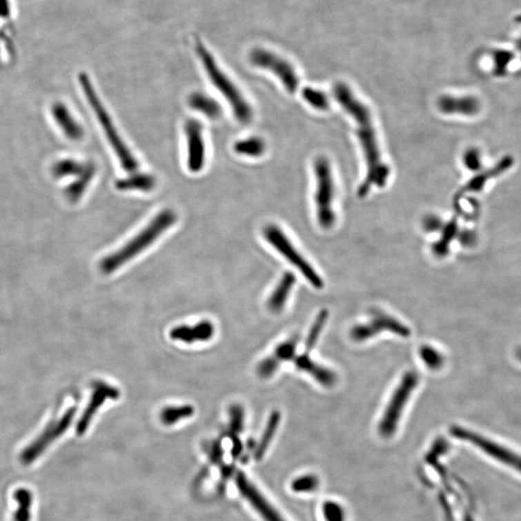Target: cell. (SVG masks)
<instances>
[{
    "instance_id": "17",
    "label": "cell",
    "mask_w": 521,
    "mask_h": 521,
    "mask_svg": "<svg viewBox=\"0 0 521 521\" xmlns=\"http://www.w3.org/2000/svg\"><path fill=\"white\" fill-rule=\"evenodd\" d=\"M295 364L299 370L311 375L315 380L326 387H331L336 382V375L324 366L317 364L309 357L307 353L295 356Z\"/></svg>"
},
{
    "instance_id": "7",
    "label": "cell",
    "mask_w": 521,
    "mask_h": 521,
    "mask_svg": "<svg viewBox=\"0 0 521 521\" xmlns=\"http://www.w3.org/2000/svg\"><path fill=\"white\" fill-rule=\"evenodd\" d=\"M417 384H418V375L415 372H408L404 375L401 384L395 390L391 401L389 402V406L380 424V433L385 438H389L396 431L400 417Z\"/></svg>"
},
{
    "instance_id": "24",
    "label": "cell",
    "mask_w": 521,
    "mask_h": 521,
    "mask_svg": "<svg viewBox=\"0 0 521 521\" xmlns=\"http://www.w3.org/2000/svg\"><path fill=\"white\" fill-rule=\"evenodd\" d=\"M195 409L190 404H185V406H167V408L162 409L161 414H159V418H161V423L166 426L175 425L181 420L184 419L190 418L195 414Z\"/></svg>"
},
{
    "instance_id": "19",
    "label": "cell",
    "mask_w": 521,
    "mask_h": 521,
    "mask_svg": "<svg viewBox=\"0 0 521 521\" xmlns=\"http://www.w3.org/2000/svg\"><path fill=\"white\" fill-rule=\"evenodd\" d=\"M295 283V276L292 273H286L281 278L279 284L273 291L270 299L268 302V307L273 312H280L284 308L286 302L291 293V290L294 287Z\"/></svg>"
},
{
    "instance_id": "25",
    "label": "cell",
    "mask_w": 521,
    "mask_h": 521,
    "mask_svg": "<svg viewBox=\"0 0 521 521\" xmlns=\"http://www.w3.org/2000/svg\"><path fill=\"white\" fill-rule=\"evenodd\" d=\"M234 150L242 156L259 157L265 153L266 144L260 137L244 138L235 143Z\"/></svg>"
},
{
    "instance_id": "23",
    "label": "cell",
    "mask_w": 521,
    "mask_h": 521,
    "mask_svg": "<svg viewBox=\"0 0 521 521\" xmlns=\"http://www.w3.org/2000/svg\"><path fill=\"white\" fill-rule=\"evenodd\" d=\"M280 419L281 414L279 411H273L271 414L268 424H266V430L264 431L258 447H257L255 453L257 460H260L265 455L266 451L268 450V446H270L271 440H273V436L275 435L276 430H277L278 426H279Z\"/></svg>"
},
{
    "instance_id": "9",
    "label": "cell",
    "mask_w": 521,
    "mask_h": 521,
    "mask_svg": "<svg viewBox=\"0 0 521 521\" xmlns=\"http://www.w3.org/2000/svg\"><path fill=\"white\" fill-rule=\"evenodd\" d=\"M451 433L458 440L472 443L479 449L484 451L486 455H491V458L504 464L513 467V469L518 470L521 473V455L515 454L513 451L509 450L508 448L499 445L498 443L493 442L488 438H484L483 435L466 430L462 426H452Z\"/></svg>"
},
{
    "instance_id": "44",
    "label": "cell",
    "mask_w": 521,
    "mask_h": 521,
    "mask_svg": "<svg viewBox=\"0 0 521 521\" xmlns=\"http://www.w3.org/2000/svg\"><path fill=\"white\" fill-rule=\"evenodd\" d=\"M517 355L518 360L521 361V348H518Z\"/></svg>"
},
{
    "instance_id": "39",
    "label": "cell",
    "mask_w": 521,
    "mask_h": 521,
    "mask_svg": "<svg viewBox=\"0 0 521 521\" xmlns=\"http://www.w3.org/2000/svg\"><path fill=\"white\" fill-rule=\"evenodd\" d=\"M513 53L507 50H498L494 55V63H495V72L498 75H503V72L507 69L509 63L513 60Z\"/></svg>"
},
{
    "instance_id": "35",
    "label": "cell",
    "mask_w": 521,
    "mask_h": 521,
    "mask_svg": "<svg viewBox=\"0 0 521 521\" xmlns=\"http://www.w3.org/2000/svg\"><path fill=\"white\" fill-rule=\"evenodd\" d=\"M297 339H292L278 346L275 350V357L280 361L295 360L297 351Z\"/></svg>"
},
{
    "instance_id": "34",
    "label": "cell",
    "mask_w": 521,
    "mask_h": 521,
    "mask_svg": "<svg viewBox=\"0 0 521 521\" xmlns=\"http://www.w3.org/2000/svg\"><path fill=\"white\" fill-rule=\"evenodd\" d=\"M319 481L316 476L313 475H306V476L299 477L295 480L292 484V489L297 493H310L317 488Z\"/></svg>"
},
{
    "instance_id": "27",
    "label": "cell",
    "mask_w": 521,
    "mask_h": 521,
    "mask_svg": "<svg viewBox=\"0 0 521 521\" xmlns=\"http://www.w3.org/2000/svg\"><path fill=\"white\" fill-rule=\"evenodd\" d=\"M457 232L458 224L457 222H455V220H452V222H450L447 225H445V226L443 227L442 237H441L440 241L436 242L433 247H431L433 253H435L436 256L444 257L447 255L448 252H449L451 242L455 239Z\"/></svg>"
},
{
    "instance_id": "6",
    "label": "cell",
    "mask_w": 521,
    "mask_h": 521,
    "mask_svg": "<svg viewBox=\"0 0 521 521\" xmlns=\"http://www.w3.org/2000/svg\"><path fill=\"white\" fill-rule=\"evenodd\" d=\"M264 237L273 248L285 257L291 264H293L304 275V277L317 289L324 287L322 278L314 271L311 265L300 255L294 244L291 242L289 237L279 227L275 224L268 225L264 230Z\"/></svg>"
},
{
    "instance_id": "5",
    "label": "cell",
    "mask_w": 521,
    "mask_h": 521,
    "mask_svg": "<svg viewBox=\"0 0 521 521\" xmlns=\"http://www.w3.org/2000/svg\"><path fill=\"white\" fill-rule=\"evenodd\" d=\"M314 172L317 181L315 201L317 222L324 229H329L335 223L336 215L333 208L335 188L328 159L317 157L314 164Z\"/></svg>"
},
{
    "instance_id": "2",
    "label": "cell",
    "mask_w": 521,
    "mask_h": 521,
    "mask_svg": "<svg viewBox=\"0 0 521 521\" xmlns=\"http://www.w3.org/2000/svg\"><path fill=\"white\" fill-rule=\"evenodd\" d=\"M176 222L177 215L174 210L169 208L161 210L132 239L128 242L117 251L106 257L101 264V271L106 273H111L118 270L148 247L152 246L164 233L173 226Z\"/></svg>"
},
{
    "instance_id": "13",
    "label": "cell",
    "mask_w": 521,
    "mask_h": 521,
    "mask_svg": "<svg viewBox=\"0 0 521 521\" xmlns=\"http://www.w3.org/2000/svg\"><path fill=\"white\" fill-rule=\"evenodd\" d=\"M120 397V391L111 385L99 382L96 385L95 391L92 395L90 403L84 411L83 415L79 419L77 426V435H82L86 433L87 429L90 425L92 418L95 415L98 409L104 404L108 399L117 400Z\"/></svg>"
},
{
    "instance_id": "30",
    "label": "cell",
    "mask_w": 521,
    "mask_h": 521,
    "mask_svg": "<svg viewBox=\"0 0 521 521\" xmlns=\"http://www.w3.org/2000/svg\"><path fill=\"white\" fill-rule=\"evenodd\" d=\"M86 167V164H81L74 159H65L55 164L52 173L57 177L79 176L83 172Z\"/></svg>"
},
{
    "instance_id": "42",
    "label": "cell",
    "mask_w": 521,
    "mask_h": 521,
    "mask_svg": "<svg viewBox=\"0 0 521 521\" xmlns=\"http://www.w3.org/2000/svg\"><path fill=\"white\" fill-rule=\"evenodd\" d=\"M459 241L462 246L470 247L476 244L477 237L473 232L465 230V231L460 233Z\"/></svg>"
},
{
    "instance_id": "8",
    "label": "cell",
    "mask_w": 521,
    "mask_h": 521,
    "mask_svg": "<svg viewBox=\"0 0 521 521\" xmlns=\"http://www.w3.org/2000/svg\"><path fill=\"white\" fill-rule=\"evenodd\" d=\"M249 60L253 66L273 72L282 82L286 90L291 94L295 93L299 87V77L293 65L284 58L265 48H256L249 55Z\"/></svg>"
},
{
    "instance_id": "31",
    "label": "cell",
    "mask_w": 521,
    "mask_h": 521,
    "mask_svg": "<svg viewBox=\"0 0 521 521\" xmlns=\"http://www.w3.org/2000/svg\"><path fill=\"white\" fill-rule=\"evenodd\" d=\"M420 357L426 367L431 370L440 369L444 364V356L431 346H421Z\"/></svg>"
},
{
    "instance_id": "21",
    "label": "cell",
    "mask_w": 521,
    "mask_h": 521,
    "mask_svg": "<svg viewBox=\"0 0 521 521\" xmlns=\"http://www.w3.org/2000/svg\"><path fill=\"white\" fill-rule=\"evenodd\" d=\"M14 501L19 507L13 515V521H30L33 494L28 489H18L14 493Z\"/></svg>"
},
{
    "instance_id": "11",
    "label": "cell",
    "mask_w": 521,
    "mask_h": 521,
    "mask_svg": "<svg viewBox=\"0 0 521 521\" xmlns=\"http://www.w3.org/2000/svg\"><path fill=\"white\" fill-rule=\"evenodd\" d=\"M186 143H188V168L193 173H198L204 168L206 146L202 124L195 119H188L185 124Z\"/></svg>"
},
{
    "instance_id": "33",
    "label": "cell",
    "mask_w": 521,
    "mask_h": 521,
    "mask_svg": "<svg viewBox=\"0 0 521 521\" xmlns=\"http://www.w3.org/2000/svg\"><path fill=\"white\" fill-rule=\"evenodd\" d=\"M380 333V329L373 322L367 324H360L351 329V336L356 342H362L373 338Z\"/></svg>"
},
{
    "instance_id": "14",
    "label": "cell",
    "mask_w": 521,
    "mask_h": 521,
    "mask_svg": "<svg viewBox=\"0 0 521 521\" xmlns=\"http://www.w3.org/2000/svg\"><path fill=\"white\" fill-rule=\"evenodd\" d=\"M213 335H215V326L208 321L198 322L193 326H176L170 331L172 340L180 341L186 344L210 341Z\"/></svg>"
},
{
    "instance_id": "45",
    "label": "cell",
    "mask_w": 521,
    "mask_h": 521,
    "mask_svg": "<svg viewBox=\"0 0 521 521\" xmlns=\"http://www.w3.org/2000/svg\"><path fill=\"white\" fill-rule=\"evenodd\" d=\"M518 48H520V50H521V38H520V41H518Z\"/></svg>"
},
{
    "instance_id": "10",
    "label": "cell",
    "mask_w": 521,
    "mask_h": 521,
    "mask_svg": "<svg viewBox=\"0 0 521 521\" xmlns=\"http://www.w3.org/2000/svg\"><path fill=\"white\" fill-rule=\"evenodd\" d=\"M75 413H76V411L74 409L68 411L59 421L48 426L47 430L43 431L37 440L31 443L28 447H26L19 457L21 464L28 465L35 462L36 459L43 454V451L53 440H57L66 431L69 426L71 425Z\"/></svg>"
},
{
    "instance_id": "16",
    "label": "cell",
    "mask_w": 521,
    "mask_h": 521,
    "mask_svg": "<svg viewBox=\"0 0 521 521\" xmlns=\"http://www.w3.org/2000/svg\"><path fill=\"white\" fill-rule=\"evenodd\" d=\"M52 114L58 126L68 138L72 140H79L83 137V130L81 126L72 117L71 112L68 110L63 104H53Z\"/></svg>"
},
{
    "instance_id": "12",
    "label": "cell",
    "mask_w": 521,
    "mask_h": 521,
    "mask_svg": "<svg viewBox=\"0 0 521 521\" xmlns=\"http://www.w3.org/2000/svg\"><path fill=\"white\" fill-rule=\"evenodd\" d=\"M236 484L242 495L260 513L265 521H285L242 472L237 474Z\"/></svg>"
},
{
    "instance_id": "38",
    "label": "cell",
    "mask_w": 521,
    "mask_h": 521,
    "mask_svg": "<svg viewBox=\"0 0 521 521\" xmlns=\"http://www.w3.org/2000/svg\"><path fill=\"white\" fill-rule=\"evenodd\" d=\"M279 364L280 361L278 360L275 356H273V357L266 358V360L262 361L260 365H259V375H260V377H263V379H268V377H270L275 374L276 370L279 367Z\"/></svg>"
},
{
    "instance_id": "29",
    "label": "cell",
    "mask_w": 521,
    "mask_h": 521,
    "mask_svg": "<svg viewBox=\"0 0 521 521\" xmlns=\"http://www.w3.org/2000/svg\"><path fill=\"white\" fill-rule=\"evenodd\" d=\"M327 319H328V311L324 309L317 315L316 320H315L314 324L311 327L308 336H307L306 341H305V350L306 353L312 351L314 346H316L317 339L321 335L322 328H324V324H326Z\"/></svg>"
},
{
    "instance_id": "40",
    "label": "cell",
    "mask_w": 521,
    "mask_h": 521,
    "mask_svg": "<svg viewBox=\"0 0 521 521\" xmlns=\"http://www.w3.org/2000/svg\"><path fill=\"white\" fill-rule=\"evenodd\" d=\"M464 162L465 166L471 171L479 170L480 167L482 166L481 154L478 150L472 148V149L467 150L464 156Z\"/></svg>"
},
{
    "instance_id": "18",
    "label": "cell",
    "mask_w": 521,
    "mask_h": 521,
    "mask_svg": "<svg viewBox=\"0 0 521 521\" xmlns=\"http://www.w3.org/2000/svg\"><path fill=\"white\" fill-rule=\"evenodd\" d=\"M157 185L156 178L151 174L133 172L125 178L116 181L115 186L121 191H142L149 193Z\"/></svg>"
},
{
    "instance_id": "41",
    "label": "cell",
    "mask_w": 521,
    "mask_h": 521,
    "mask_svg": "<svg viewBox=\"0 0 521 521\" xmlns=\"http://www.w3.org/2000/svg\"><path fill=\"white\" fill-rule=\"evenodd\" d=\"M443 227H444V225H443L440 218L436 217V215H428L423 220V228L426 232L440 231L441 229H443Z\"/></svg>"
},
{
    "instance_id": "1",
    "label": "cell",
    "mask_w": 521,
    "mask_h": 521,
    "mask_svg": "<svg viewBox=\"0 0 521 521\" xmlns=\"http://www.w3.org/2000/svg\"><path fill=\"white\" fill-rule=\"evenodd\" d=\"M334 97L357 126V137L367 164V175L360 188V195L365 196L372 186L379 188L386 186L390 175L389 167L382 161L374 121L369 108L356 98L350 87L345 83L336 84Z\"/></svg>"
},
{
    "instance_id": "22",
    "label": "cell",
    "mask_w": 521,
    "mask_h": 521,
    "mask_svg": "<svg viewBox=\"0 0 521 521\" xmlns=\"http://www.w3.org/2000/svg\"><path fill=\"white\" fill-rule=\"evenodd\" d=\"M372 322L380 329V332L390 331L392 333L397 334V335L404 337V338L411 335V329L408 326H404L398 320L382 314V313H375Z\"/></svg>"
},
{
    "instance_id": "32",
    "label": "cell",
    "mask_w": 521,
    "mask_h": 521,
    "mask_svg": "<svg viewBox=\"0 0 521 521\" xmlns=\"http://www.w3.org/2000/svg\"><path fill=\"white\" fill-rule=\"evenodd\" d=\"M302 97L312 108L317 110H326L329 108V100L326 94L312 87H305L302 90Z\"/></svg>"
},
{
    "instance_id": "3",
    "label": "cell",
    "mask_w": 521,
    "mask_h": 521,
    "mask_svg": "<svg viewBox=\"0 0 521 521\" xmlns=\"http://www.w3.org/2000/svg\"><path fill=\"white\" fill-rule=\"evenodd\" d=\"M195 50L203 66H204L208 77H210V81L226 99L237 120L239 123L244 124V125L250 123L252 118H253V110H252L250 104L244 99L239 88L222 71L217 63L215 62L212 53L208 52L207 48L203 45L201 41L196 42Z\"/></svg>"
},
{
    "instance_id": "15",
    "label": "cell",
    "mask_w": 521,
    "mask_h": 521,
    "mask_svg": "<svg viewBox=\"0 0 521 521\" xmlns=\"http://www.w3.org/2000/svg\"><path fill=\"white\" fill-rule=\"evenodd\" d=\"M441 112L445 114H460V115L473 116L480 110L478 99L471 96L454 97L442 96L438 101Z\"/></svg>"
},
{
    "instance_id": "28",
    "label": "cell",
    "mask_w": 521,
    "mask_h": 521,
    "mask_svg": "<svg viewBox=\"0 0 521 521\" xmlns=\"http://www.w3.org/2000/svg\"><path fill=\"white\" fill-rule=\"evenodd\" d=\"M512 164L513 159H511V157H506V159H504L498 166H495V168L493 169V170L489 171L488 173H484V175L476 177L474 180L470 181L469 185L467 186L466 190H469V191L482 190L484 184H486V181H488L489 179L493 178V177L498 175V174L507 170L509 167L512 166Z\"/></svg>"
},
{
    "instance_id": "37",
    "label": "cell",
    "mask_w": 521,
    "mask_h": 521,
    "mask_svg": "<svg viewBox=\"0 0 521 521\" xmlns=\"http://www.w3.org/2000/svg\"><path fill=\"white\" fill-rule=\"evenodd\" d=\"M326 521H345V512L339 504L326 502L322 508Z\"/></svg>"
},
{
    "instance_id": "26",
    "label": "cell",
    "mask_w": 521,
    "mask_h": 521,
    "mask_svg": "<svg viewBox=\"0 0 521 521\" xmlns=\"http://www.w3.org/2000/svg\"><path fill=\"white\" fill-rule=\"evenodd\" d=\"M94 174H95V166L92 164H86V169L79 176V179H77L76 183L72 184L67 190V196L69 197V199L77 201L81 198V196L86 191L87 186L90 184Z\"/></svg>"
},
{
    "instance_id": "20",
    "label": "cell",
    "mask_w": 521,
    "mask_h": 521,
    "mask_svg": "<svg viewBox=\"0 0 521 521\" xmlns=\"http://www.w3.org/2000/svg\"><path fill=\"white\" fill-rule=\"evenodd\" d=\"M188 104H190L191 108L204 114L206 117L210 119H217L222 113V106L218 104V101L213 99L212 97L199 93V92L191 94L190 98H188Z\"/></svg>"
},
{
    "instance_id": "4",
    "label": "cell",
    "mask_w": 521,
    "mask_h": 521,
    "mask_svg": "<svg viewBox=\"0 0 521 521\" xmlns=\"http://www.w3.org/2000/svg\"><path fill=\"white\" fill-rule=\"evenodd\" d=\"M79 82H81V86L82 91H83L84 95L86 96L87 101L93 110L95 111L97 118H98L99 122H100L104 133H106V137H108L109 143H110L111 147L115 152L116 156H117L119 161H120L121 166L126 171L133 173L137 172L138 168V162L135 157L133 156L132 153L128 149L127 145L125 144L120 135H119L117 128H115L112 122V119L106 108H104L103 103L99 98L98 94L94 88L93 84L91 83L90 79L86 74V72H81L79 75Z\"/></svg>"
},
{
    "instance_id": "36",
    "label": "cell",
    "mask_w": 521,
    "mask_h": 521,
    "mask_svg": "<svg viewBox=\"0 0 521 521\" xmlns=\"http://www.w3.org/2000/svg\"><path fill=\"white\" fill-rule=\"evenodd\" d=\"M230 426L234 433H242L244 429V411L239 404H233L230 408Z\"/></svg>"
},
{
    "instance_id": "43",
    "label": "cell",
    "mask_w": 521,
    "mask_h": 521,
    "mask_svg": "<svg viewBox=\"0 0 521 521\" xmlns=\"http://www.w3.org/2000/svg\"><path fill=\"white\" fill-rule=\"evenodd\" d=\"M10 14L9 0H0V17L7 18Z\"/></svg>"
}]
</instances>
